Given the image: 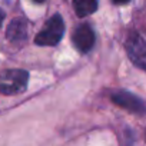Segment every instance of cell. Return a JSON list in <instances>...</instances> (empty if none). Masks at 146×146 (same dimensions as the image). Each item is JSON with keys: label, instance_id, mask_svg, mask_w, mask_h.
I'll list each match as a JSON object with an SVG mask.
<instances>
[{"label": "cell", "instance_id": "6da1fadb", "mask_svg": "<svg viewBox=\"0 0 146 146\" xmlns=\"http://www.w3.org/2000/svg\"><path fill=\"white\" fill-rule=\"evenodd\" d=\"M29 83V73L22 69L6 70L0 75V93L17 95L26 90Z\"/></svg>", "mask_w": 146, "mask_h": 146}, {"label": "cell", "instance_id": "7a4b0ae2", "mask_svg": "<svg viewBox=\"0 0 146 146\" xmlns=\"http://www.w3.org/2000/svg\"><path fill=\"white\" fill-rule=\"evenodd\" d=\"M64 33V23L60 15H54L52 16L44 27L37 33V36L35 37V43L39 46H54L57 44Z\"/></svg>", "mask_w": 146, "mask_h": 146}, {"label": "cell", "instance_id": "3957f363", "mask_svg": "<svg viewBox=\"0 0 146 146\" xmlns=\"http://www.w3.org/2000/svg\"><path fill=\"white\" fill-rule=\"evenodd\" d=\"M127 53L130 60L140 69L146 67V43L139 33H133L127 40Z\"/></svg>", "mask_w": 146, "mask_h": 146}, {"label": "cell", "instance_id": "277c9868", "mask_svg": "<svg viewBox=\"0 0 146 146\" xmlns=\"http://www.w3.org/2000/svg\"><path fill=\"white\" fill-rule=\"evenodd\" d=\"M112 102L116 103L117 106L129 110V112H133V113H139L142 115L145 112V103L140 98H137L136 95L130 93V92H126V90H119V92H115L112 93L110 96Z\"/></svg>", "mask_w": 146, "mask_h": 146}, {"label": "cell", "instance_id": "5b68a950", "mask_svg": "<svg viewBox=\"0 0 146 146\" xmlns=\"http://www.w3.org/2000/svg\"><path fill=\"white\" fill-rule=\"evenodd\" d=\"M72 40L75 47L82 52V53H88L89 50H92L93 44H95V33L93 29L89 25H80L73 30L72 35Z\"/></svg>", "mask_w": 146, "mask_h": 146}, {"label": "cell", "instance_id": "8992f818", "mask_svg": "<svg viewBox=\"0 0 146 146\" xmlns=\"http://www.w3.org/2000/svg\"><path fill=\"white\" fill-rule=\"evenodd\" d=\"M6 33L10 42H23L27 37V23L23 19H15L9 25Z\"/></svg>", "mask_w": 146, "mask_h": 146}, {"label": "cell", "instance_id": "52a82bcc", "mask_svg": "<svg viewBox=\"0 0 146 146\" xmlns=\"http://www.w3.org/2000/svg\"><path fill=\"white\" fill-rule=\"evenodd\" d=\"M73 7L79 17H86L98 10V0H73Z\"/></svg>", "mask_w": 146, "mask_h": 146}, {"label": "cell", "instance_id": "ba28073f", "mask_svg": "<svg viewBox=\"0 0 146 146\" xmlns=\"http://www.w3.org/2000/svg\"><path fill=\"white\" fill-rule=\"evenodd\" d=\"M112 2L115 5H126V3H129V0H112Z\"/></svg>", "mask_w": 146, "mask_h": 146}, {"label": "cell", "instance_id": "9c48e42d", "mask_svg": "<svg viewBox=\"0 0 146 146\" xmlns=\"http://www.w3.org/2000/svg\"><path fill=\"white\" fill-rule=\"evenodd\" d=\"M3 20H5V12H3L2 9H0V26H2Z\"/></svg>", "mask_w": 146, "mask_h": 146}, {"label": "cell", "instance_id": "30bf717a", "mask_svg": "<svg viewBox=\"0 0 146 146\" xmlns=\"http://www.w3.org/2000/svg\"><path fill=\"white\" fill-rule=\"evenodd\" d=\"M33 2H35V3H44L46 0H33Z\"/></svg>", "mask_w": 146, "mask_h": 146}]
</instances>
